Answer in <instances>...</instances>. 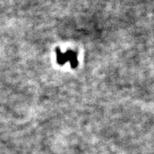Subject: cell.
<instances>
[{
	"instance_id": "6da1fadb",
	"label": "cell",
	"mask_w": 154,
	"mask_h": 154,
	"mask_svg": "<svg viewBox=\"0 0 154 154\" xmlns=\"http://www.w3.org/2000/svg\"><path fill=\"white\" fill-rule=\"evenodd\" d=\"M57 53V60L59 64L63 65L65 64L67 61L71 63V66L72 68L76 67L78 64V60H77L76 53L74 51H67L66 53L61 52L60 49L57 48L56 49Z\"/></svg>"
}]
</instances>
